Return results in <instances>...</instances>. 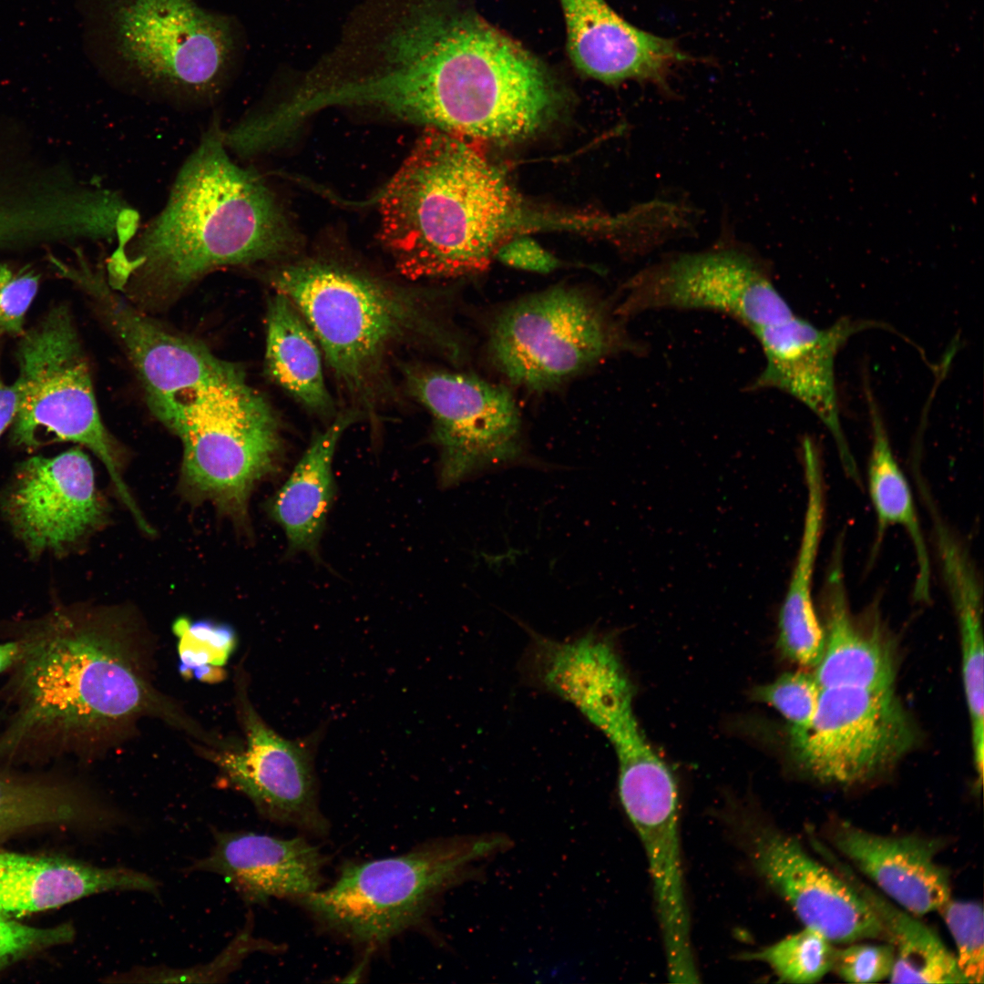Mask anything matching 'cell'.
Wrapping results in <instances>:
<instances>
[{"instance_id": "cell-1", "label": "cell", "mask_w": 984, "mask_h": 984, "mask_svg": "<svg viewBox=\"0 0 984 984\" xmlns=\"http://www.w3.org/2000/svg\"><path fill=\"white\" fill-rule=\"evenodd\" d=\"M378 43V64L344 75L333 106L366 107L475 140L536 130L558 92L547 67L459 0H406Z\"/></svg>"}, {"instance_id": "cell-2", "label": "cell", "mask_w": 984, "mask_h": 984, "mask_svg": "<svg viewBox=\"0 0 984 984\" xmlns=\"http://www.w3.org/2000/svg\"><path fill=\"white\" fill-rule=\"evenodd\" d=\"M14 639L0 763L74 752L147 714L201 733L149 682L131 636L110 618L59 607Z\"/></svg>"}, {"instance_id": "cell-3", "label": "cell", "mask_w": 984, "mask_h": 984, "mask_svg": "<svg viewBox=\"0 0 984 984\" xmlns=\"http://www.w3.org/2000/svg\"><path fill=\"white\" fill-rule=\"evenodd\" d=\"M218 118L179 169L161 210L118 244L109 285L159 295L181 292L227 266L277 259L296 243L272 190L236 163Z\"/></svg>"}, {"instance_id": "cell-4", "label": "cell", "mask_w": 984, "mask_h": 984, "mask_svg": "<svg viewBox=\"0 0 984 984\" xmlns=\"http://www.w3.org/2000/svg\"><path fill=\"white\" fill-rule=\"evenodd\" d=\"M477 141L425 128L380 195L381 241L409 280L482 272L511 239L519 200Z\"/></svg>"}, {"instance_id": "cell-5", "label": "cell", "mask_w": 984, "mask_h": 984, "mask_svg": "<svg viewBox=\"0 0 984 984\" xmlns=\"http://www.w3.org/2000/svg\"><path fill=\"white\" fill-rule=\"evenodd\" d=\"M271 282L303 316L360 413H372L387 393V362L396 348L419 343L451 361L464 356L461 336L425 292L321 261L285 265Z\"/></svg>"}, {"instance_id": "cell-6", "label": "cell", "mask_w": 984, "mask_h": 984, "mask_svg": "<svg viewBox=\"0 0 984 984\" xmlns=\"http://www.w3.org/2000/svg\"><path fill=\"white\" fill-rule=\"evenodd\" d=\"M512 846L502 833L437 838L391 857L344 866L336 880L297 901L324 929L377 947L427 918L449 889Z\"/></svg>"}, {"instance_id": "cell-7", "label": "cell", "mask_w": 984, "mask_h": 984, "mask_svg": "<svg viewBox=\"0 0 984 984\" xmlns=\"http://www.w3.org/2000/svg\"><path fill=\"white\" fill-rule=\"evenodd\" d=\"M166 426L182 444L183 491L246 526L252 490L277 471L282 456L269 403L241 376L200 387Z\"/></svg>"}, {"instance_id": "cell-8", "label": "cell", "mask_w": 984, "mask_h": 984, "mask_svg": "<svg viewBox=\"0 0 984 984\" xmlns=\"http://www.w3.org/2000/svg\"><path fill=\"white\" fill-rule=\"evenodd\" d=\"M15 357L17 403L11 443L25 449L55 442L85 446L103 462L118 496L137 524L144 526L122 477V453L100 418L87 359L67 307H52L26 331Z\"/></svg>"}, {"instance_id": "cell-9", "label": "cell", "mask_w": 984, "mask_h": 984, "mask_svg": "<svg viewBox=\"0 0 984 984\" xmlns=\"http://www.w3.org/2000/svg\"><path fill=\"white\" fill-rule=\"evenodd\" d=\"M104 15L109 50L133 83L204 104L226 87L237 49L228 16L193 0H108Z\"/></svg>"}, {"instance_id": "cell-10", "label": "cell", "mask_w": 984, "mask_h": 984, "mask_svg": "<svg viewBox=\"0 0 984 984\" xmlns=\"http://www.w3.org/2000/svg\"><path fill=\"white\" fill-rule=\"evenodd\" d=\"M615 307L582 289L558 285L519 299L496 315L488 353L508 381L553 389L609 357L636 350Z\"/></svg>"}, {"instance_id": "cell-11", "label": "cell", "mask_w": 984, "mask_h": 984, "mask_svg": "<svg viewBox=\"0 0 984 984\" xmlns=\"http://www.w3.org/2000/svg\"><path fill=\"white\" fill-rule=\"evenodd\" d=\"M917 729L893 688H822L808 731L791 740L796 764L822 784L852 787L889 771Z\"/></svg>"}, {"instance_id": "cell-12", "label": "cell", "mask_w": 984, "mask_h": 984, "mask_svg": "<svg viewBox=\"0 0 984 984\" xmlns=\"http://www.w3.org/2000/svg\"><path fill=\"white\" fill-rule=\"evenodd\" d=\"M405 372L408 393L432 416L443 487L525 459L521 415L507 387L463 372L426 366Z\"/></svg>"}, {"instance_id": "cell-13", "label": "cell", "mask_w": 984, "mask_h": 984, "mask_svg": "<svg viewBox=\"0 0 984 984\" xmlns=\"http://www.w3.org/2000/svg\"><path fill=\"white\" fill-rule=\"evenodd\" d=\"M616 313L706 310L732 317L752 333L794 313L767 269L734 249L672 257L641 271L623 286Z\"/></svg>"}, {"instance_id": "cell-14", "label": "cell", "mask_w": 984, "mask_h": 984, "mask_svg": "<svg viewBox=\"0 0 984 984\" xmlns=\"http://www.w3.org/2000/svg\"><path fill=\"white\" fill-rule=\"evenodd\" d=\"M76 265L55 261L63 276L94 301L130 359L154 415L165 425L200 387L244 376L203 343L178 334L139 312L113 289L104 273L80 256Z\"/></svg>"}, {"instance_id": "cell-15", "label": "cell", "mask_w": 984, "mask_h": 984, "mask_svg": "<svg viewBox=\"0 0 984 984\" xmlns=\"http://www.w3.org/2000/svg\"><path fill=\"white\" fill-rule=\"evenodd\" d=\"M1 510L29 554H61L99 528L106 505L92 463L79 448L23 461L1 497Z\"/></svg>"}, {"instance_id": "cell-16", "label": "cell", "mask_w": 984, "mask_h": 984, "mask_svg": "<svg viewBox=\"0 0 984 984\" xmlns=\"http://www.w3.org/2000/svg\"><path fill=\"white\" fill-rule=\"evenodd\" d=\"M240 702L245 745L214 753V762L263 817L326 835L329 823L319 806L314 766L324 728L287 739L262 720L246 695Z\"/></svg>"}, {"instance_id": "cell-17", "label": "cell", "mask_w": 984, "mask_h": 984, "mask_svg": "<svg viewBox=\"0 0 984 984\" xmlns=\"http://www.w3.org/2000/svg\"><path fill=\"white\" fill-rule=\"evenodd\" d=\"M747 853L764 881L805 927L834 944L888 942L879 919L859 894L830 866L810 855L793 835L770 824L751 825Z\"/></svg>"}, {"instance_id": "cell-18", "label": "cell", "mask_w": 984, "mask_h": 984, "mask_svg": "<svg viewBox=\"0 0 984 984\" xmlns=\"http://www.w3.org/2000/svg\"><path fill=\"white\" fill-rule=\"evenodd\" d=\"M876 326L883 323L843 318L820 328L794 314L753 333L765 364L748 388L779 390L810 409L832 435L845 473L858 486L860 474L840 420L835 364L850 337Z\"/></svg>"}, {"instance_id": "cell-19", "label": "cell", "mask_w": 984, "mask_h": 984, "mask_svg": "<svg viewBox=\"0 0 984 984\" xmlns=\"http://www.w3.org/2000/svg\"><path fill=\"white\" fill-rule=\"evenodd\" d=\"M825 838L850 866L889 900L915 916L938 911L951 897L947 867L937 861L941 839L917 834L881 835L839 817L825 825Z\"/></svg>"}, {"instance_id": "cell-20", "label": "cell", "mask_w": 984, "mask_h": 984, "mask_svg": "<svg viewBox=\"0 0 984 984\" xmlns=\"http://www.w3.org/2000/svg\"><path fill=\"white\" fill-rule=\"evenodd\" d=\"M325 856L303 837L282 839L243 831H215L210 853L189 871L225 877L248 904L272 898L296 901L323 882Z\"/></svg>"}, {"instance_id": "cell-21", "label": "cell", "mask_w": 984, "mask_h": 984, "mask_svg": "<svg viewBox=\"0 0 984 984\" xmlns=\"http://www.w3.org/2000/svg\"><path fill=\"white\" fill-rule=\"evenodd\" d=\"M559 1L570 59L592 78L662 83L673 65L687 59L671 40L630 25L605 0Z\"/></svg>"}, {"instance_id": "cell-22", "label": "cell", "mask_w": 984, "mask_h": 984, "mask_svg": "<svg viewBox=\"0 0 984 984\" xmlns=\"http://www.w3.org/2000/svg\"><path fill=\"white\" fill-rule=\"evenodd\" d=\"M844 539L835 541L821 589L825 644L814 668L821 688H893L896 663L879 621L855 615L844 572Z\"/></svg>"}, {"instance_id": "cell-23", "label": "cell", "mask_w": 984, "mask_h": 984, "mask_svg": "<svg viewBox=\"0 0 984 984\" xmlns=\"http://www.w3.org/2000/svg\"><path fill=\"white\" fill-rule=\"evenodd\" d=\"M107 891L157 893L159 883L127 867L0 852V914L21 917Z\"/></svg>"}, {"instance_id": "cell-24", "label": "cell", "mask_w": 984, "mask_h": 984, "mask_svg": "<svg viewBox=\"0 0 984 984\" xmlns=\"http://www.w3.org/2000/svg\"><path fill=\"white\" fill-rule=\"evenodd\" d=\"M359 415L356 409L343 412L318 433L268 504L270 517L284 531L292 554H318L335 494L332 466L335 448L343 432Z\"/></svg>"}, {"instance_id": "cell-25", "label": "cell", "mask_w": 984, "mask_h": 984, "mask_svg": "<svg viewBox=\"0 0 984 984\" xmlns=\"http://www.w3.org/2000/svg\"><path fill=\"white\" fill-rule=\"evenodd\" d=\"M813 846L867 903L885 928L895 948L890 982L968 983L955 955L931 928L867 885L822 842L815 840Z\"/></svg>"}, {"instance_id": "cell-26", "label": "cell", "mask_w": 984, "mask_h": 984, "mask_svg": "<svg viewBox=\"0 0 984 984\" xmlns=\"http://www.w3.org/2000/svg\"><path fill=\"white\" fill-rule=\"evenodd\" d=\"M806 507L798 553L779 613L778 644L791 661L805 668L819 662L825 633L813 599V579L825 518V481L818 470L805 472Z\"/></svg>"}, {"instance_id": "cell-27", "label": "cell", "mask_w": 984, "mask_h": 984, "mask_svg": "<svg viewBox=\"0 0 984 984\" xmlns=\"http://www.w3.org/2000/svg\"><path fill=\"white\" fill-rule=\"evenodd\" d=\"M941 574L958 623L962 651V680L971 728L973 761L978 782L984 764V697L982 591L969 550L956 538L937 548Z\"/></svg>"}, {"instance_id": "cell-28", "label": "cell", "mask_w": 984, "mask_h": 984, "mask_svg": "<svg viewBox=\"0 0 984 984\" xmlns=\"http://www.w3.org/2000/svg\"><path fill=\"white\" fill-rule=\"evenodd\" d=\"M266 335L270 377L311 411L333 414L317 338L294 304L277 292L269 302Z\"/></svg>"}, {"instance_id": "cell-29", "label": "cell", "mask_w": 984, "mask_h": 984, "mask_svg": "<svg viewBox=\"0 0 984 984\" xmlns=\"http://www.w3.org/2000/svg\"><path fill=\"white\" fill-rule=\"evenodd\" d=\"M869 403L872 444L867 487L876 518L874 551L879 548L888 527H901L911 541L917 561L913 597L927 602L930 599L931 565L911 488L896 459L883 419L875 403L872 400Z\"/></svg>"}, {"instance_id": "cell-30", "label": "cell", "mask_w": 984, "mask_h": 984, "mask_svg": "<svg viewBox=\"0 0 984 984\" xmlns=\"http://www.w3.org/2000/svg\"><path fill=\"white\" fill-rule=\"evenodd\" d=\"M107 808L65 781L0 767V838L38 825L101 826Z\"/></svg>"}, {"instance_id": "cell-31", "label": "cell", "mask_w": 984, "mask_h": 984, "mask_svg": "<svg viewBox=\"0 0 984 984\" xmlns=\"http://www.w3.org/2000/svg\"><path fill=\"white\" fill-rule=\"evenodd\" d=\"M627 675L610 678L584 702L580 712L612 743L619 761V784L639 782L670 771L639 726Z\"/></svg>"}, {"instance_id": "cell-32", "label": "cell", "mask_w": 984, "mask_h": 984, "mask_svg": "<svg viewBox=\"0 0 984 984\" xmlns=\"http://www.w3.org/2000/svg\"><path fill=\"white\" fill-rule=\"evenodd\" d=\"M836 948L820 932L802 930L743 958L766 963L783 982L810 984L832 971Z\"/></svg>"}, {"instance_id": "cell-33", "label": "cell", "mask_w": 984, "mask_h": 984, "mask_svg": "<svg viewBox=\"0 0 984 984\" xmlns=\"http://www.w3.org/2000/svg\"><path fill=\"white\" fill-rule=\"evenodd\" d=\"M179 644V670L202 681L218 680L236 647L232 628L212 621H190L181 618L173 625Z\"/></svg>"}, {"instance_id": "cell-34", "label": "cell", "mask_w": 984, "mask_h": 984, "mask_svg": "<svg viewBox=\"0 0 984 984\" xmlns=\"http://www.w3.org/2000/svg\"><path fill=\"white\" fill-rule=\"evenodd\" d=\"M280 948L267 940L255 938L250 921L235 936L227 948L210 963L188 969L138 968L117 974V982H220L236 970L251 953L272 952Z\"/></svg>"}, {"instance_id": "cell-35", "label": "cell", "mask_w": 984, "mask_h": 984, "mask_svg": "<svg viewBox=\"0 0 984 984\" xmlns=\"http://www.w3.org/2000/svg\"><path fill=\"white\" fill-rule=\"evenodd\" d=\"M813 672H786L774 682L756 687L753 695L789 723L790 740L803 736L811 726L821 692Z\"/></svg>"}, {"instance_id": "cell-36", "label": "cell", "mask_w": 984, "mask_h": 984, "mask_svg": "<svg viewBox=\"0 0 984 984\" xmlns=\"http://www.w3.org/2000/svg\"><path fill=\"white\" fill-rule=\"evenodd\" d=\"M956 945L957 965L968 983L982 984L984 977V917L982 905L971 900H948L938 910Z\"/></svg>"}, {"instance_id": "cell-37", "label": "cell", "mask_w": 984, "mask_h": 984, "mask_svg": "<svg viewBox=\"0 0 984 984\" xmlns=\"http://www.w3.org/2000/svg\"><path fill=\"white\" fill-rule=\"evenodd\" d=\"M40 276L28 267L0 264V338L22 336L26 315L39 287Z\"/></svg>"}, {"instance_id": "cell-38", "label": "cell", "mask_w": 984, "mask_h": 984, "mask_svg": "<svg viewBox=\"0 0 984 984\" xmlns=\"http://www.w3.org/2000/svg\"><path fill=\"white\" fill-rule=\"evenodd\" d=\"M847 945L836 948L832 968L841 979L851 983H874L889 979L895 962V948L891 943L856 941Z\"/></svg>"}, {"instance_id": "cell-39", "label": "cell", "mask_w": 984, "mask_h": 984, "mask_svg": "<svg viewBox=\"0 0 984 984\" xmlns=\"http://www.w3.org/2000/svg\"><path fill=\"white\" fill-rule=\"evenodd\" d=\"M69 925L35 928L9 920L0 914V969L42 948L72 940Z\"/></svg>"}, {"instance_id": "cell-40", "label": "cell", "mask_w": 984, "mask_h": 984, "mask_svg": "<svg viewBox=\"0 0 984 984\" xmlns=\"http://www.w3.org/2000/svg\"><path fill=\"white\" fill-rule=\"evenodd\" d=\"M495 257L513 268L548 273L559 267V261L534 241L528 238L509 239L497 250Z\"/></svg>"}, {"instance_id": "cell-41", "label": "cell", "mask_w": 984, "mask_h": 984, "mask_svg": "<svg viewBox=\"0 0 984 984\" xmlns=\"http://www.w3.org/2000/svg\"><path fill=\"white\" fill-rule=\"evenodd\" d=\"M16 389L13 384L5 382L0 365V436L9 427L16 410Z\"/></svg>"}, {"instance_id": "cell-42", "label": "cell", "mask_w": 984, "mask_h": 984, "mask_svg": "<svg viewBox=\"0 0 984 984\" xmlns=\"http://www.w3.org/2000/svg\"><path fill=\"white\" fill-rule=\"evenodd\" d=\"M19 643L16 640L0 642V673L12 668L19 654Z\"/></svg>"}]
</instances>
